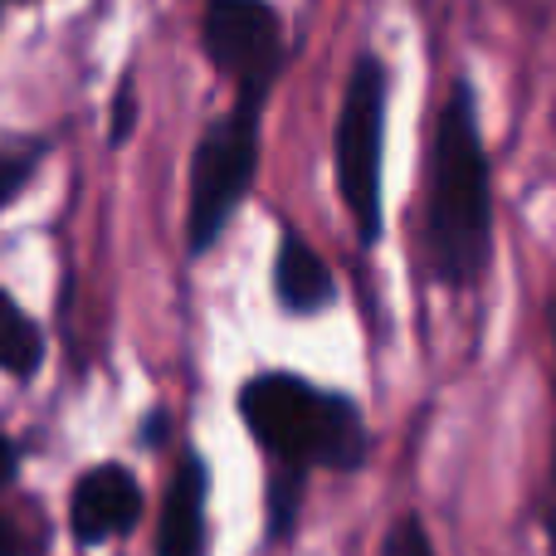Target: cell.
<instances>
[{
	"label": "cell",
	"instance_id": "obj_1",
	"mask_svg": "<svg viewBox=\"0 0 556 556\" xmlns=\"http://www.w3.org/2000/svg\"><path fill=\"white\" fill-rule=\"evenodd\" d=\"M235 410L264 454V538L288 542L298 532L313 473H362L371 459V425L356 395L317 386L298 371L244 376Z\"/></svg>",
	"mask_w": 556,
	"mask_h": 556
},
{
	"label": "cell",
	"instance_id": "obj_2",
	"mask_svg": "<svg viewBox=\"0 0 556 556\" xmlns=\"http://www.w3.org/2000/svg\"><path fill=\"white\" fill-rule=\"evenodd\" d=\"M430 269L450 293L483 283L493 260V176L479 132V103L469 84H454L434 123L430 211H425Z\"/></svg>",
	"mask_w": 556,
	"mask_h": 556
},
{
	"label": "cell",
	"instance_id": "obj_3",
	"mask_svg": "<svg viewBox=\"0 0 556 556\" xmlns=\"http://www.w3.org/2000/svg\"><path fill=\"white\" fill-rule=\"evenodd\" d=\"M381 147H386V68L376 54H362L346 78L342 113H337L332 162L337 191L356 225V240L376 244L386 230L381 215Z\"/></svg>",
	"mask_w": 556,
	"mask_h": 556
},
{
	"label": "cell",
	"instance_id": "obj_4",
	"mask_svg": "<svg viewBox=\"0 0 556 556\" xmlns=\"http://www.w3.org/2000/svg\"><path fill=\"white\" fill-rule=\"evenodd\" d=\"M260 172V108L235 103L230 117L205 127L191 162V205H186V250L201 260L230 230Z\"/></svg>",
	"mask_w": 556,
	"mask_h": 556
},
{
	"label": "cell",
	"instance_id": "obj_5",
	"mask_svg": "<svg viewBox=\"0 0 556 556\" xmlns=\"http://www.w3.org/2000/svg\"><path fill=\"white\" fill-rule=\"evenodd\" d=\"M205 54L240 84V103L264 108L278 78V15L264 0H211L205 5Z\"/></svg>",
	"mask_w": 556,
	"mask_h": 556
},
{
	"label": "cell",
	"instance_id": "obj_6",
	"mask_svg": "<svg viewBox=\"0 0 556 556\" xmlns=\"http://www.w3.org/2000/svg\"><path fill=\"white\" fill-rule=\"evenodd\" d=\"M147 513L142 479L127 469L123 459L88 464L68 489V538L78 547H108V542L127 538Z\"/></svg>",
	"mask_w": 556,
	"mask_h": 556
},
{
	"label": "cell",
	"instance_id": "obj_7",
	"mask_svg": "<svg viewBox=\"0 0 556 556\" xmlns=\"http://www.w3.org/2000/svg\"><path fill=\"white\" fill-rule=\"evenodd\" d=\"M205 518H211V459L186 444L162 493L152 556H205Z\"/></svg>",
	"mask_w": 556,
	"mask_h": 556
},
{
	"label": "cell",
	"instance_id": "obj_8",
	"mask_svg": "<svg viewBox=\"0 0 556 556\" xmlns=\"http://www.w3.org/2000/svg\"><path fill=\"white\" fill-rule=\"evenodd\" d=\"M274 303L288 317H317L337 303V278L327 269V260L303 240L298 230L278 235L274 254Z\"/></svg>",
	"mask_w": 556,
	"mask_h": 556
},
{
	"label": "cell",
	"instance_id": "obj_9",
	"mask_svg": "<svg viewBox=\"0 0 556 556\" xmlns=\"http://www.w3.org/2000/svg\"><path fill=\"white\" fill-rule=\"evenodd\" d=\"M45 352H49L45 327L0 288V376H10V381H35L39 366H45Z\"/></svg>",
	"mask_w": 556,
	"mask_h": 556
},
{
	"label": "cell",
	"instance_id": "obj_10",
	"mask_svg": "<svg viewBox=\"0 0 556 556\" xmlns=\"http://www.w3.org/2000/svg\"><path fill=\"white\" fill-rule=\"evenodd\" d=\"M45 137H29V132H0V211L10 201H20L29 181H35L39 162H45Z\"/></svg>",
	"mask_w": 556,
	"mask_h": 556
},
{
	"label": "cell",
	"instance_id": "obj_11",
	"mask_svg": "<svg viewBox=\"0 0 556 556\" xmlns=\"http://www.w3.org/2000/svg\"><path fill=\"white\" fill-rule=\"evenodd\" d=\"M376 556H440L430 542V528L420 522V513H395L381 532V552Z\"/></svg>",
	"mask_w": 556,
	"mask_h": 556
},
{
	"label": "cell",
	"instance_id": "obj_12",
	"mask_svg": "<svg viewBox=\"0 0 556 556\" xmlns=\"http://www.w3.org/2000/svg\"><path fill=\"white\" fill-rule=\"evenodd\" d=\"M45 547H49V532L25 528L20 518H10L0 508V556H45Z\"/></svg>",
	"mask_w": 556,
	"mask_h": 556
},
{
	"label": "cell",
	"instance_id": "obj_13",
	"mask_svg": "<svg viewBox=\"0 0 556 556\" xmlns=\"http://www.w3.org/2000/svg\"><path fill=\"white\" fill-rule=\"evenodd\" d=\"M166 440H172V410L152 405V410L137 420V444H142L147 454H156V450H166Z\"/></svg>",
	"mask_w": 556,
	"mask_h": 556
},
{
	"label": "cell",
	"instance_id": "obj_14",
	"mask_svg": "<svg viewBox=\"0 0 556 556\" xmlns=\"http://www.w3.org/2000/svg\"><path fill=\"white\" fill-rule=\"evenodd\" d=\"M552 352H556V317H552ZM542 532H547V547L556 556V434H552V469L542 483Z\"/></svg>",
	"mask_w": 556,
	"mask_h": 556
},
{
	"label": "cell",
	"instance_id": "obj_15",
	"mask_svg": "<svg viewBox=\"0 0 556 556\" xmlns=\"http://www.w3.org/2000/svg\"><path fill=\"white\" fill-rule=\"evenodd\" d=\"M20 464H25V450H20V440H10V434L0 430V493H5L10 483L20 479Z\"/></svg>",
	"mask_w": 556,
	"mask_h": 556
},
{
	"label": "cell",
	"instance_id": "obj_16",
	"mask_svg": "<svg viewBox=\"0 0 556 556\" xmlns=\"http://www.w3.org/2000/svg\"><path fill=\"white\" fill-rule=\"evenodd\" d=\"M132 132V88H123V93H117V103H113V142H123V137Z\"/></svg>",
	"mask_w": 556,
	"mask_h": 556
}]
</instances>
